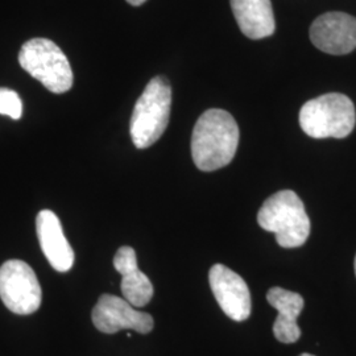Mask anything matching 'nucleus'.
<instances>
[{
    "instance_id": "nucleus-10",
    "label": "nucleus",
    "mask_w": 356,
    "mask_h": 356,
    "mask_svg": "<svg viewBox=\"0 0 356 356\" xmlns=\"http://www.w3.org/2000/svg\"><path fill=\"white\" fill-rule=\"evenodd\" d=\"M36 229L41 250L57 272H67L74 264V251L65 238L58 216L51 210H42L36 218Z\"/></svg>"
},
{
    "instance_id": "nucleus-17",
    "label": "nucleus",
    "mask_w": 356,
    "mask_h": 356,
    "mask_svg": "<svg viewBox=\"0 0 356 356\" xmlns=\"http://www.w3.org/2000/svg\"><path fill=\"white\" fill-rule=\"evenodd\" d=\"M355 275H356V256H355Z\"/></svg>"
},
{
    "instance_id": "nucleus-1",
    "label": "nucleus",
    "mask_w": 356,
    "mask_h": 356,
    "mask_svg": "<svg viewBox=\"0 0 356 356\" xmlns=\"http://www.w3.org/2000/svg\"><path fill=\"white\" fill-rule=\"evenodd\" d=\"M239 145V127L232 115L211 108L200 116L191 135V157L202 172L229 165Z\"/></svg>"
},
{
    "instance_id": "nucleus-5",
    "label": "nucleus",
    "mask_w": 356,
    "mask_h": 356,
    "mask_svg": "<svg viewBox=\"0 0 356 356\" xmlns=\"http://www.w3.org/2000/svg\"><path fill=\"white\" fill-rule=\"evenodd\" d=\"M20 66L47 89L63 94L73 86V70L67 57L53 41L32 38L26 41L19 53Z\"/></svg>"
},
{
    "instance_id": "nucleus-15",
    "label": "nucleus",
    "mask_w": 356,
    "mask_h": 356,
    "mask_svg": "<svg viewBox=\"0 0 356 356\" xmlns=\"http://www.w3.org/2000/svg\"><path fill=\"white\" fill-rule=\"evenodd\" d=\"M127 1L131 6H141V4L145 3L147 0H127Z\"/></svg>"
},
{
    "instance_id": "nucleus-2",
    "label": "nucleus",
    "mask_w": 356,
    "mask_h": 356,
    "mask_svg": "<svg viewBox=\"0 0 356 356\" xmlns=\"http://www.w3.org/2000/svg\"><path fill=\"white\" fill-rule=\"evenodd\" d=\"M261 229L273 232L282 248H297L310 235V219L302 200L292 191H277L270 195L257 213Z\"/></svg>"
},
{
    "instance_id": "nucleus-16",
    "label": "nucleus",
    "mask_w": 356,
    "mask_h": 356,
    "mask_svg": "<svg viewBox=\"0 0 356 356\" xmlns=\"http://www.w3.org/2000/svg\"><path fill=\"white\" fill-rule=\"evenodd\" d=\"M300 356H314V355H312V354H301V355Z\"/></svg>"
},
{
    "instance_id": "nucleus-3",
    "label": "nucleus",
    "mask_w": 356,
    "mask_h": 356,
    "mask_svg": "<svg viewBox=\"0 0 356 356\" xmlns=\"http://www.w3.org/2000/svg\"><path fill=\"white\" fill-rule=\"evenodd\" d=\"M172 106V88L164 76H154L135 104L129 134L135 147L145 149L165 132Z\"/></svg>"
},
{
    "instance_id": "nucleus-7",
    "label": "nucleus",
    "mask_w": 356,
    "mask_h": 356,
    "mask_svg": "<svg viewBox=\"0 0 356 356\" xmlns=\"http://www.w3.org/2000/svg\"><path fill=\"white\" fill-rule=\"evenodd\" d=\"M91 317L94 326L104 334H115L120 330L148 334L154 325L151 314L136 310L127 300L113 294H102L99 297Z\"/></svg>"
},
{
    "instance_id": "nucleus-4",
    "label": "nucleus",
    "mask_w": 356,
    "mask_h": 356,
    "mask_svg": "<svg viewBox=\"0 0 356 356\" xmlns=\"http://www.w3.org/2000/svg\"><path fill=\"white\" fill-rule=\"evenodd\" d=\"M355 106L339 92H330L306 102L300 111V126L314 139H344L355 127Z\"/></svg>"
},
{
    "instance_id": "nucleus-14",
    "label": "nucleus",
    "mask_w": 356,
    "mask_h": 356,
    "mask_svg": "<svg viewBox=\"0 0 356 356\" xmlns=\"http://www.w3.org/2000/svg\"><path fill=\"white\" fill-rule=\"evenodd\" d=\"M0 114L10 116L15 120L23 114V102L16 91L0 88Z\"/></svg>"
},
{
    "instance_id": "nucleus-6",
    "label": "nucleus",
    "mask_w": 356,
    "mask_h": 356,
    "mask_svg": "<svg viewBox=\"0 0 356 356\" xmlns=\"http://www.w3.org/2000/svg\"><path fill=\"white\" fill-rule=\"evenodd\" d=\"M0 298L19 316L38 312L42 291L35 270L22 260H8L0 267Z\"/></svg>"
},
{
    "instance_id": "nucleus-12",
    "label": "nucleus",
    "mask_w": 356,
    "mask_h": 356,
    "mask_svg": "<svg viewBox=\"0 0 356 356\" xmlns=\"http://www.w3.org/2000/svg\"><path fill=\"white\" fill-rule=\"evenodd\" d=\"M267 300L269 305L273 306L279 313L273 323V334L276 339L281 343L297 342L301 337L297 318L305 305L302 296L275 286L268 291Z\"/></svg>"
},
{
    "instance_id": "nucleus-9",
    "label": "nucleus",
    "mask_w": 356,
    "mask_h": 356,
    "mask_svg": "<svg viewBox=\"0 0 356 356\" xmlns=\"http://www.w3.org/2000/svg\"><path fill=\"white\" fill-rule=\"evenodd\" d=\"M211 291L223 313L236 322L250 318L251 293L242 277L223 264L213 266L209 272Z\"/></svg>"
},
{
    "instance_id": "nucleus-11",
    "label": "nucleus",
    "mask_w": 356,
    "mask_h": 356,
    "mask_svg": "<svg viewBox=\"0 0 356 356\" xmlns=\"http://www.w3.org/2000/svg\"><path fill=\"white\" fill-rule=\"evenodd\" d=\"M114 267L122 275V293L124 300L135 307H143L151 302L153 285L147 275L138 267L136 252L132 247H120L114 257Z\"/></svg>"
},
{
    "instance_id": "nucleus-8",
    "label": "nucleus",
    "mask_w": 356,
    "mask_h": 356,
    "mask_svg": "<svg viewBox=\"0 0 356 356\" xmlns=\"http://www.w3.org/2000/svg\"><path fill=\"white\" fill-rule=\"evenodd\" d=\"M310 40L323 53L348 54L356 48V17L344 13H323L310 26Z\"/></svg>"
},
{
    "instance_id": "nucleus-13",
    "label": "nucleus",
    "mask_w": 356,
    "mask_h": 356,
    "mask_svg": "<svg viewBox=\"0 0 356 356\" xmlns=\"http://www.w3.org/2000/svg\"><path fill=\"white\" fill-rule=\"evenodd\" d=\"M232 13L243 35L252 40L269 38L276 23L270 0H229Z\"/></svg>"
}]
</instances>
